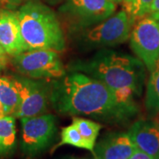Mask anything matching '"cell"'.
<instances>
[{
  "label": "cell",
  "mask_w": 159,
  "mask_h": 159,
  "mask_svg": "<svg viewBox=\"0 0 159 159\" xmlns=\"http://www.w3.org/2000/svg\"><path fill=\"white\" fill-rule=\"evenodd\" d=\"M111 1H112V2H114V3H116V4H117V3H121V2H122L123 0H111Z\"/></svg>",
  "instance_id": "27"
},
{
  "label": "cell",
  "mask_w": 159,
  "mask_h": 159,
  "mask_svg": "<svg viewBox=\"0 0 159 159\" xmlns=\"http://www.w3.org/2000/svg\"><path fill=\"white\" fill-rule=\"evenodd\" d=\"M24 2H28V1H45L47 3H49V4H52V5H54V4H57V2H59V1H61V0H23Z\"/></svg>",
  "instance_id": "24"
},
{
  "label": "cell",
  "mask_w": 159,
  "mask_h": 159,
  "mask_svg": "<svg viewBox=\"0 0 159 159\" xmlns=\"http://www.w3.org/2000/svg\"><path fill=\"white\" fill-rule=\"evenodd\" d=\"M123 3H124V6H125V10L127 12L129 11V10L131 9V7L133 6V4H134V0H123L122 1Z\"/></svg>",
  "instance_id": "23"
},
{
  "label": "cell",
  "mask_w": 159,
  "mask_h": 159,
  "mask_svg": "<svg viewBox=\"0 0 159 159\" xmlns=\"http://www.w3.org/2000/svg\"><path fill=\"white\" fill-rule=\"evenodd\" d=\"M17 86L20 103L15 118H30L44 114L50 102L51 84L47 80H37L26 76H11Z\"/></svg>",
  "instance_id": "9"
},
{
  "label": "cell",
  "mask_w": 159,
  "mask_h": 159,
  "mask_svg": "<svg viewBox=\"0 0 159 159\" xmlns=\"http://www.w3.org/2000/svg\"><path fill=\"white\" fill-rule=\"evenodd\" d=\"M7 56H8L7 53L5 51L2 45L0 44V66H1L2 68H5L6 66L7 65V61H8Z\"/></svg>",
  "instance_id": "21"
},
{
  "label": "cell",
  "mask_w": 159,
  "mask_h": 159,
  "mask_svg": "<svg viewBox=\"0 0 159 159\" xmlns=\"http://www.w3.org/2000/svg\"><path fill=\"white\" fill-rule=\"evenodd\" d=\"M16 147L15 117L6 116L0 119V157L11 154Z\"/></svg>",
  "instance_id": "14"
},
{
  "label": "cell",
  "mask_w": 159,
  "mask_h": 159,
  "mask_svg": "<svg viewBox=\"0 0 159 159\" xmlns=\"http://www.w3.org/2000/svg\"><path fill=\"white\" fill-rule=\"evenodd\" d=\"M130 47L149 72L159 59V23L147 14L138 19L130 34Z\"/></svg>",
  "instance_id": "8"
},
{
  "label": "cell",
  "mask_w": 159,
  "mask_h": 159,
  "mask_svg": "<svg viewBox=\"0 0 159 159\" xmlns=\"http://www.w3.org/2000/svg\"><path fill=\"white\" fill-rule=\"evenodd\" d=\"M156 117H157V118H156V121H157V123H159V114L158 115H157Z\"/></svg>",
  "instance_id": "28"
},
{
  "label": "cell",
  "mask_w": 159,
  "mask_h": 159,
  "mask_svg": "<svg viewBox=\"0 0 159 159\" xmlns=\"http://www.w3.org/2000/svg\"><path fill=\"white\" fill-rule=\"evenodd\" d=\"M153 12H159V0H153L151 6L149 7L148 13H153Z\"/></svg>",
  "instance_id": "22"
},
{
  "label": "cell",
  "mask_w": 159,
  "mask_h": 159,
  "mask_svg": "<svg viewBox=\"0 0 159 159\" xmlns=\"http://www.w3.org/2000/svg\"><path fill=\"white\" fill-rule=\"evenodd\" d=\"M0 102L4 105L6 116H14L17 112L20 97L12 77H0Z\"/></svg>",
  "instance_id": "13"
},
{
  "label": "cell",
  "mask_w": 159,
  "mask_h": 159,
  "mask_svg": "<svg viewBox=\"0 0 159 159\" xmlns=\"http://www.w3.org/2000/svg\"><path fill=\"white\" fill-rule=\"evenodd\" d=\"M6 111H5V108H4V105L2 104V102H0V119L6 117Z\"/></svg>",
  "instance_id": "25"
},
{
  "label": "cell",
  "mask_w": 159,
  "mask_h": 159,
  "mask_svg": "<svg viewBox=\"0 0 159 159\" xmlns=\"http://www.w3.org/2000/svg\"><path fill=\"white\" fill-rule=\"evenodd\" d=\"M136 148L127 133H111L95 145L93 154L97 159H128Z\"/></svg>",
  "instance_id": "11"
},
{
  "label": "cell",
  "mask_w": 159,
  "mask_h": 159,
  "mask_svg": "<svg viewBox=\"0 0 159 159\" xmlns=\"http://www.w3.org/2000/svg\"><path fill=\"white\" fill-rule=\"evenodd\" d=\"M74 32L102 22L116 11L111 0H66L58 9Z\"/></svg>",
  "instance_id": "5"
},
{
  "label": "cell",
  "mask_w": 159,
  "mask_h": 159,
  "mask_svg": "<svg viewBox=\"0 0 159 159\" xmlns=\"http://www.w3.org/2000/svg\"><path fill=\"white\" fill-rule=\"evenodd\" d=\"M12 64L20 75L32 79L56 80L66 74L57 52L51 50L24 51L13 57Z\"/></svg>",
  "instance_id": "7"
},
{
  "label": "cell",
  "mask_w": 159,
  "mask_h": 159,
  "mask_svg": "<svg viewBox=\"0 0 159 159\" xmlns=\"http://www.w3.org/2000/svg\"><path fill=\"white\" fill-rule=\"evenodd\" d=\"M67 67L102 81L124 102H134V97L142 95L145 69L138 57L105 48L88 59L72 61Z\"/></svg>",
  "instance_id": "2"
},
{
  "label": "cell",
  "mask_w": 159,
  "mask_h": 159,
  "mask_svg": "<svg viewBox=\"0 0 159 159\" xmlns=\"http://www.w3.org/2000/svg\"><path fill=\"white\" fill-rule=\"evenodd\" d=\"M73 124L75 125L77 129L80 133V134L86 141L89 142L93 148H95L97 138L102 128V125L89 119H83L80 117L73 118Z\"/></svg>",
  "instance_id": "17"
},
{
  "label": "cell",
  "mask_w": 159,
  "mask_h": 159,
  "mask_svg": "<svg viewBox=\"0 0 159 159\" xmlns=\"http://www.w3.org/2000/svg\"><path fill=\"white\" fill-rule=\"evenodd\" d=\"M148 14H150V15H152L159 23V12H153V13H148Z\"/></svg>",
  "instance_id": "26"
},
{
  "label": "cell",
  "mask_w": 159,
  "mask_h": 159,
  "mask_svg": "<svg viewBox=\"0 0 159 159\" xmlns=\"http://www.w3.org/2000/svg\"><path fill=\"white\" fill-rule=\"evenodd\" d=\"M50 103L58 113L87 116L109 124H125L137 113L136 102H126L102 81L70 72L51 83Z\"/></svg>",
  "instance_id": "1"
},
{
  "label": "cell",
  "mask_w": 159,
  "mask_h": 159,
  "mask_svg": "<svg viewBox=\"0 0 159 159\" xmlns=\"http://www.w3.org/2000/svg\"><path fill=\"white\" fill-rule=\"evenodd\" d=\"M20 148L28 159H34L51 145L57 134V118L52 114L22 118Z\"/></svg>",
  "instance_id": "6"
},
{
  "label": "cell",
  "mask_w": 159,
  "mask_h": 159,
  "mask_svg": "<svg viewBox=\"0 0 159 159\" xmlns=\"http://www.w3.org/2000/svg\"><path fill=\"white\" fill-rule=\"evenodd\" d=\"M137 148L154 159H159V123L150 119H138L127 132Z\"/></svg>",
  "instance_id": "12"
},
{
  "label": "cell",
  "mask_w": 159,
  "mask_h": 159,
  "mask_svg": "<svg viewBox=\"0 0 159 159\" xmlns=\"http://www.w3.org/2000/svg\"><path fill=\"white\" fill-rule=\"evenodd\" d=\"M69 159H86V158H75V157H70ZM94 159H97V158H94Z\"/></svg>",
  "instance_id": "29"
},
{
  "label": "cell",
  "mask_w": 159,
  "mask_h": 159,
  "mask_svg": "<svg viewBox=\"0 0 159 159\" xmlns=\"http://www.w3.org/2000/svg\"><path fill=\"white\" fill-rule=\"evenodd\" d=\"M128 159H154L152 157H150L149 155L147 153L143 152L142 150L136 148L135 151L133 153V155L131 156Z\"/></svg>",
  "instance_id": "20"
},
{
  "label": "cell",
  "mask_w": 159,
  "mask_h": 159,
  "mask_svg": "<svg viewBox=\"0 0 159 159\" xmlns=\"http://www.w3.org/2000/svg\"><path fill=\"white\" fill-rule=\"evenodd\" d=\"M1 69H3L2 67H1V66H0V71H1Z\"/></svg>",
  "instance_id": "30"
},
{
  "label": "cell",
  "mask_w": 159,
  "mask_h": 159,
  "mask_svg": "<svg viewBox=\"0 0 159 159\" xmlns=\"http://www.w3.org/2000/svg\"><path fill=\"white\" fill-rule=\"evenodd\" d=\"M152 2L153 0H134L128 13H130L131 16L134 18V20L147 15L148 14L149 7Z\"/></svg>",
  "instance_id": "18"
},
{
  "label": "cell",
  "mask_w": 159,
  "mask_h": 159,
  "mask_svg": "<svg viewBox=\"0 0 159 159\" xmlns=\"http://www.w3.org/2000/svg\"><path fill=\"white\" fill-rule=\"evenodd\" d=\"M63 145H70L76 148H85L91 152L94 151V148L82 137L77 127L73 123L72 125L63 128L60 134V142L55 148Z\"/></svg>",
  "instance_id": "16"
},
{
  "label": "cell",
  "mask_w": 159,
  "mask_h": 159,
  "mask_svg": "<svg viewBox=\"0 0 159 159\" xmlns=\"http://www.w3.org/2000/svg\"><path fill=\"white\" fill-rule=\"evenodd\" d=\"M0 44L12 57L27 51L17 11L0 9Z\"/></svg>",
  "instance_id": "10"
},
{
  "label": "cell",
  "mask_w": 159,
  "mask_h": 159,
  "mask_svg": "<svg viewBox=\"0 0 159 159\" xmlns=\"http://www.w3.org/2000/svg\"><path fill=\"white\" fill-rule=\"evenodd\" d=\"M134 22V18L122 10L95 26L75 31V43L84 50L119 45L130 37Z\"/></svg>",
  "instance_id": "4"
},
{
  "label": "cell",
  "mask_w": 159,
  "mask_h": 159,
  "mask_svg": "<svg viewBox=\"0 0 159 159\" xmlns=\"http://www.w3.org/2000/svg\"><path fill=\"white\" fill-rule=\"evenodd\" d=\"M27 51H63L66 38L57 14L39 1L25 2L17 11Z\"/></svg>",
  "instance_id": "3"
},
{
  "label": "cell",
  "mask_w": 159,
  "mask_h": 159,
  "mask_svg": "<svg viewBox=\"0 0 159 159\" xmlns=\"http://www.w3.org/2000/svg\"><path fill=\"white\" fill-rule=\"evenodd\" d=\"M23 0H0V9H16L21 5Z\"/></svg>",
  "instance_id": "19"
},
{
  "label": "cell",
  "mask_w": 159,
  "mask_h": 159,
  "mask_svg": "<svg viewBox=\"0 0 159 159\" xmlns=\"http://www.w3.org/2000/svg\"><path fill=\"white\" fill-rule=\"evenodd\" d=\"M145 109L149 117L159 114V59L150 72L145 96Z\"/></svg>",
  "instance_id": "15"
}]
</instances>
